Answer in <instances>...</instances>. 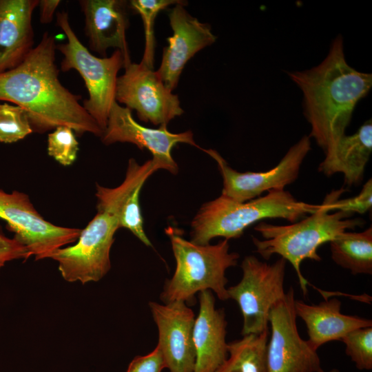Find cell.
I'll list each match as a JSON object with an SVG mask.
<instances>
[{
  "instance_id": "cell-1",
  "label": "cell",
  "mask_w": 372,
  "mask_h": 372,
  "mask_svg": "<svg viewBox=\"0 0 372 372\" xmlns=\"http://www.w3.org/2000/svg\"><path fill=\"white\" fill-rule=\"evenodd\" d=\"M56 46L54 37L46 31L20 65L0 73V101L25 109L34 132L63 125L79 136L91 133L101 137L103 131L80 104L81 96L59 81Z\"/></svg>"
},
{
  "instance_id": "cell-2",
  "label": "cell",
  "mask_w": 372,
  "mask_h": 372,
  "mask_svg": "<svg viewBox=\"0 0 372 372\" xmlns=\"http://www.w3.org/2000/svg\"><path fill=\"white\" fill-rule=\"evenodd\" d=\"M287 74L302 93L303 114L311 129L309 136L325 154L345 135L356 105L372 87V74L348 64L341 35L333 40L320 64Z\"/></svg>"
},
{
  "instance_id": "cell-3",
  "label": "cell",
  "mask_w": 372,
  "mask_h": 372,
  "mask_svg": "<svg viewBox=\"0 0 372 372\" xmlns=\"http://www.w3.org/2000/svg\"><path fill=\"white\" fill-rule=\"evenodd\" d=\"M320 205L297 200L285 189L271 190L264 196L239 203L223 195L203 205L191 223V241L207 245L211 239L240 237L251 225L267 218L294 223L316 212Z\"/></svg>"
},
{
  "instance_id": "cell-4",
  "label": "cell",
  "mask_w": 372,
  "mask_h": 372,
  "mask_svg": "<svg viewBox=\"0 0 372 372\" xmlns=\"http://www.w3.org/2000/svg\"><path fill=\"white\" fill-rule=\"evenodd\" d=\"M329 212L322 203L316 212L296 223L276 225L260 222L254 227L264 238L252 237L256 252L265 260L278 254L290 262L304 296L309 283L300 271L302 262L306 259L321 260L318 249L322 245L331 242L347 229L362 227L365 223L362 218H350L353 214L349 212Z\"/></svg>"
},
{
  "instance_id": "cell-5",
  "label": "cell",
  "mask_w": 372,
  "mask_h": 372,
  "mask_svg": "<svg viewBox=\"0 0 372 372\" xmlns=\"http://www.w3.org/2000/svg\"><path fill=\"white\" fill-rule=\"evenodd\" d=\"M167 234L176 265L173 276L165 282L161 294L164 304L174 301L191 304L197 292L205 290L214 291L220 300H227L225 272L236 266L239 258L238 254L229 251L228 240L216 245H198L172 228Z\"/></svg>"
},
{
  "instance_id": "cell-6",
  "label": "cell",
  "mask_w": 372,
  "mask_h": 372,
  "mask_svg": "<svg viewBox=\"0 0 372 372\" xmlns=\"http://www.w3.org/2000/svg\"><path fill=\"white\" fill-rule=\"evenodd\" d=\"M56 18L57 26L68 40L56 46L63 56L61 70L63 72L75 70L82 76L89 94L82 105L103 132L111 107L116 101L118 73L125 65L123 54L115 50L110 57L95 56L79 40L66 12H58Z\"/></svg>"
},
{
  "instance_id": "cell-7",
  "label": "cell",
  "mask_w": 372,
  "mask_h": 372,
  "mask_svg": "<svg viewBox=\"0 0 372 372\" xmlns=\"http://www.w3.org/2000/svg\"><path fill=\"white\" fill-rule=\"evenodd\" d=\"M286 262L280 258L269 264L254 256L242 260L240 281L227 288L229 298L238 303L243 317L242 335L261 333L269 329V313L286 293Z\"/></svg>"
},
{
  "instance_id": "cell-8",
  "label": "cell",
  "mask_w": 372,
  "mask_h": 372,
  "mask_svg": "<svg viewBox=\"0 0 372 372\" xmlns=\"http://www.w3.org/2000/svg\"><path fill=\"white\" fill-rule=\"evenodd\" d=\"M119 229L112 214L98 211L76 243L55 251L50 258L58 263L62 278L69 282L84 285L101 280L111 268L110 249Z\"/></svg>"
},
{
  "instance_id": "cell-9",
  "label": "cell",
  "mask_w": 372,
  "mask_h": 372,
  "mask_svg": "<svg viewBox=\"0 0 372 372\" xmlns=\"http://www.w3.org/2000/svg\"><path fill=\"white\" fill-rule=\"evenodd\" d=\"M0 218L36 260L50 258L59 249L76 242L81 229L61 227L46 220L23 192L0 189Z\"/></svg>"
},
{
  "instance_id": "cell-10",
  "label": "cell",
  "mask_w": 372,
  "mask_h": 372,
  "mask_svg": "<svg viewBox=\"0 0 372 372\" xmlns=\"http://www.w3.org/2000/svg\"><path fill=\"white\" fill-rule=\"evenodd\" d=\"M294 301V290L290 287L269 313L267 372H324L317 351L298 333Z\"/></svg>"
},
{
  "instance_id": "cell-11",
  "label": "cell",
  "mask_w": 372,
  "mask_h": 372,
  "mask_svg": "<svg viewBox=\"0 0 372 372\" xmlns=\"http://www.w3.org/2000/svg\"><path fill=\"white\" fill-rule=\"evenodd\" d=\"M311 149L310 138L304 135L274 167L265 172H239L231 168L217 151L201 148L217 163L223 180L221 194L239 203L256 198L265 192L285 189L298 178L301 165Z\"/></svg>"
},
{
  "instance_id": "cell-12",
  "label": "cell",
  "mask_w": 372,
  "mask_h": 372,
  "mask_svg": "<svg viewBox=\"0 0 372 372\" xmlns=\"http://www.w3.org/2000/svg\"><path fill=\"white\" fill-rule=\"evenodd\" d=\"M117 79L116 101L136 112L138 118L155 125H167L184 111L176 94L165 87L156 71L141 62L124 66Z\"/></svg>"
},
{
  "instance_id": "cell-13",
  "label": "cell",
  "mask_w": 372,
  "mask_h": 372,
  "mask_svg": "<svg viewBox=\"0 0 372 372\" xmlns=\"http://www.w3.org/2000/svg\"><path fill=\"white\" fill-rule=\"evenodd\" d=\"M106 145L117 142L130 143L139 149H147L152 154V161L158 169H165L176 174L178 167L172 156V149L178 143H187L201 149L194 141L193 133L188 130L172 133L167 125L158 129L146 127L132 117V110L115 101L110 111L107 123L101 136Z\"/></svg>"
},
{
  "instance_id": "cell-14",
  "label": "cell",
  "mask_w": 372,
  "mask_h": 372,
  "mask_svg": "<svg viewBox=\"0 0 372 372\" xmlns=\"http://www.w3.org/2000/svg\"><path fill=\"white\" fill-rule=\"evenodd\" d=\"M149 306L158 331L159 348L169 372H194L196 353L193 341L194 311L183 301Z\"/></svg>"
},
{
  "instance_id": "cell-15",
  "label": "cell",
  "mask_w": 372,
  "mask_h": 372,
  "mask_svg": "<svg viewBox=\"0 0 372 372\" xmlns=\"http://www.w3.org/2000/svg\"><path fill=\"white\" fill-rule=\"evenodd\" d=\"M176 4L168 12L173 34L167 39L156 74L169 91L177 87L182 71L195 54L213 44L216 37L208 23H201L184 8Z\"/></svg>"
},
{
  "instance_id": "cell-16",
  "label": "cell",
  "mask_w": 372,
  "mask_h": 372,
  "mask_svg": "<svg viewBox=\"0 0 372 372\" xmlns=\"http://www.w3.org/2000/svg\"><path fill=\"white\" fill-rule=\"evenodd\" d=\"M158 169L152 159L139 165L134 158H130L125 178L120 185L109 188L96 184V209L114 215L119 228L130 230L148 247L152 245L144 231L139 194L146 180Z\"/></svg>"
},
{
  "instance_id": "cell-17",
  "label": "cell",
  "mask_w": 372,
  "mask_h": 372,
  "mask_svg": "<svg viewBox=\"0 0 372 372\" xmlns=\"http://www.w3.org/2000/svg\"><path fill=\"white\" fill-rule=\"evenodd\" d=\"M79 5L85 17V34L89 48L106 57L109 48L122 52L125 65L131 63L126 30L129 27L127 8L124 0H81Z\"/></svg>"
},
{
  "instance_id": "cell-18",
  "label": "cell",
  "mask_w": 372,
  "mask_h": 372,
  "mask_svg": "<svg viewBox=\"0 0 372 372\" xmlns=\"http://www.w3.org/2000/svg\"><path fill=\"white\" fill-rule=\"evenodd\" d=\"M199 302L193 328L196 353L194 372H216L228 356L227 322L224 311L216 308L211 291L200 292Z\"/></svg>"
},
{
  "instance_id": "cell-19",
  "label": "cell",
  "mask_w": 372,
  "mask_h": 372,
  "mask_svg": "<svg viewBox=\"0 0 372 372\" xmlns=\"http://www.w3.org/2000/svg\"><path fill=\"white\" fill-rule=\"evenodd\" d=\"M39 0H0V73L20 65L34 47L32 13Z\"/></svg>"
},
{
  "instance_id": "cell-20",
  "label": "cell",
  "mask_w": 372,
  "mask_h": 372,
  "mask_svg": "<svg viewBox=\"0 0 372 372\" xmlns=\"http://www.w3.org/2000/svg\"><path fill=\"white\" fill-rule=\"evenodd\" d=\"M341 302L337 298L326 299L318 304L295 300L296 317L305 323L309 336L307 342L315 350L329 342L341 340L353 330L372 327L371 319L344 314L341 312Z\"/></svg>"
},
{
  "instance_id": "cell-21",
  "label": "cell",
  "mask_w": 372,
  "mask_h": 372,
  "mask_svg": "<svg viewBox=\"0 0 372 372\" xmlns=\"http://www.w3.org/2000/svg\"><path fill=\"white\" fill-rule=\"evenodd\" d=\"M371 152L372 122L369 119L353 134L342 136L324 154L318 170L327 176L342 173L347 186L357 185L363 179Z\"/></svg>"
},
{
  "instance_id": "cell-22",
  "label": "cell",
  "mask_w": 372,
  "mask_h": 372,
  "mask_svg": "<svg viewBox=\"0 0 372 372\" xmlns=\"http://www.w3.org/2000/svg\"><path fill=\"white\" fill-rule=\"evenodd\" d=\"M332 260L353 275L372 274V227L361 232L344 231L332 240Z\"/></svg>"
},
{
  "instance_id": "cell-23",
  "label": "cell",
  "mask_w": 372,
  "mask_h": 372,
  "mask_svg": "<svg viewBox=\"0 0 372 372\" xmlns=\"http://www.w3.org/2000/svg\"><path fill=\"white\" fill-rule=\"evenodd\" d=\"M268 335L269 329L228 343V356L216 372H267Z\"/></svg>"
},
{
  "instance_id": "cell-24",
  "label": "cell",
  "mask_w": 372,
  "mask_h": 372,
  "mask_svg": "<svg viewBox=\"0 0 372 372\" xmlns=\"http://www.w3.org/2000/svg\"><path fill=\"white\" fill-rule=\"evenodd\" d=\"M186 6L187 1L182 0H132L129 8L141 15L144 25L145 46L141 62L154 69V25L158 12L171 5Z\"/></svg>"
},
{
  "instance_id": "cell-25",
  "label": "cell",
  "mask_w": 372,
  "mask_h": 372,
  "mask_svg": "<svg viewBox=\"0 0 372 372\" xmlns=\"http://www.w3.org/2000/svg\"><path fill=\"white\" fill-rule=\"evenodd\" d=\"M33 132L27 111L18 105L0 103V142L12 143Z\"/></svg>"
},
{
  "instance_id": "cell-26",
  "label": "cell",
  "mask_w": 372,
  "mask_h": 372,
  "mask_svg": "<svg viewBox=\"0 0 372 372\" xmlns=\"http://www.w3.org/2000/svg\"><path fill=\"white\" fill-rule=\"evenodd\" d=\"M341 341L345 353L359 370L372 369V327H361L346 334Z\"/></svg>"
},
{
  "instance_id": "cell-27",
  "label": "cell",
  "mask_w": 372,
  "mask_h": 372,
  "mask_svg": "<svg viewBox=\"0 0 372 372\" xmlns=\"http://www.w3.org/2000/svg\"><path fill=\"white\" fill-rule=\"evenodd\" d=\"M48 153L63 166L72 165L76 159L79 143L73 130L59 126L48 136Z\"/></svg>"
},
{
  "instance_id": "cell-28",
  "label": "cell",
  "mask_w": 372,
  "mask_h": 372,
  "mask_svg": "<svg viewBox=\"0 0 372 372\" xmlns=\"http://www.w3.org/2000/svg\"><path fill=\"white\" fill-rule=\"evenodd\" d=\"M344 189L333 191L324 198L323 203L329 211H342L364 214L372 206V180L369 179L363 185L360 192L351 198L339 200Z\"/></svg>"
},
{
  "instance_id": "cell-29",
  "label": "cell",
  "mask_w": 372,
  "mask_h": 372,
  "mask_svg": "<svg viewBox=\"0 0 372 372\" xmlns=\"http://www.w3.org/2000/svg\"><path fill=\"white\" fill-rule=\"evenodd\" d=\"M31 257L27 248L14 237L6 236L0 228V268L8 262Z\"/></svg>"
},
{
  "instance_id": "cell-30",
  "label": "cell",
  "mask_w": 372,
  "mask_h": 372,
  "mask_svg": "<svg viewBox=\"0 0 372 372\" xmlns=\"http://www.w3.org/2000/svg\"><path fill=\"white\" fill-rule=\"evenodd\" d=\"M166 369L159 348L156 347L149 353L135 357L130 363L127 372H161Z\"/></svg>"
},
{
  "instance_id": "cell-31",
  "label": "cell",
  "mask_w": 372,
  "mask_h": 372,
  "mask_svg": "<svg viewBox=\"0 0 372 372\" xmlns=\"http://www.w3.org/2000/svg\"><path fill=\"white\" fill-rule=\"evenodd\" d=\"M60 0L39 1V20L43 24L50 23L53 20L55 11L60 4Z\"/></svg>"
},
{
  "instance_id": "cell-32",
  "label": "cell",
  "mask_w": 372,
  "mask_h": 372,
  "mask_svg": "<svg viewBox=\"0 0 372 372\" xmlns=\"http://www.w3.org/2000/svg\"><path fill=\"white\" fill-rule=\"evenodd\" d=\"M329 372H340V371L337 369H332L331 370L329 371Z\"/></svg>"
}]
</instances>
